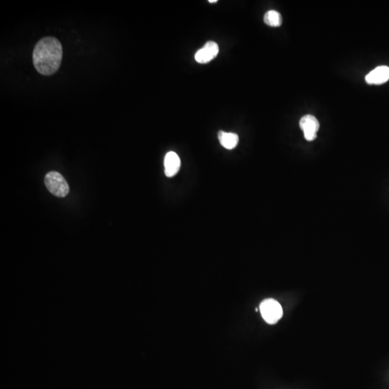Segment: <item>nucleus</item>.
<instances>
[{
    "label": "nucleus",
    "mask_w": 389,
    "mask_h": 389,
    "mask_svg": "<svg viewBox=\"0 0 389 389\" xmlns=\"http://www.w3.org/2000/svg\"><path fill=\"white\" fill-rule=\"evenodd\" d=\"M63 49L60 41L54 37L40 40L35 46L33 60L38 72L43 75H52L60 67Z\"/></svg>",
    "instance_id": "nucleus-1"
},
{
    "label": "nucleus",
    "mask_w": 389,
    "mask_h": 389,
    "mask_svg": "<svg viewBox=\"0 0 389 389\" xmlns=\"http://www.w3.org/2000/svg\"><path fill=\"white\" fill-rule=\"evenodd\" d=\"M44 181L48 190L56 197L64 198L69 193V185L64 177L57 172L48 173L45 177Z\"/></svg>",
    "instance_id": "nucleus-2"
},
{
    "label": "nucleus",
    "mask_w": 389,
    "mask_h": 389,
    "mask_svg": "<svg viewBox=\"0 0 389 389\" xmlns=\"http://www.w3.org/2000/svg\"><path fill=\"white\" fill-rule=\"evenodd\" d=\"M260 311L263 319L268 324H276L283 317V308L277 301L273 299H266L260 305Z\"/></svg>",
    "instance_id": "nucleus-3"
},
{
    "label": "nucleus",
    "mask_w": 389,
    "mask_h": 389,
    "mask_svg": "<svg viewBox=\"0 0 389 389\" xmlns=\"http://www.w3.org/2000/svg\"><path fill=\"white\" fill-rule=\"evenodd\" d=\"M300 127L306 140L311 142L317 138L319 122L314 115H306L302 117L300 120Z\"/></svg>",
    "instance_id": "nucleus-4"
},
{
    "label": "nucleus",
    "mask_w": 389,
    "mask_h": 389,
    "mask_svg": "<svg viewBox=\"0 0 389 389\" xmlns=\"http://www.w3.org/2000/svg\"><path fill=\"white\" fill-rule=\"evenodd\" d=\"M219 52V47L216 42L208 41L203 48L197 51L195 61L200 64H207L214 59Z\"/></svg>",
    "instance_id": "nucleus-5"
},
{
    "label": "nucleus",
    "mask_w": 389,
    "mask_h": 389,
    "mask_svg": "<svg viewBox=\"0 0 389 389\" xmlns=\"http://www.w3.org/2000/svg\"><path fill=\"white\" fill-rule=\"evenodd\" d=\"M389 79V67L380 66L375 68L365 77V82L370 84H381Z\"/></svg>",
    "instance_id": "nucleus-6"
},
{
    "label": "nucleus",
    "mask_w": 389,
    "mask_h": 389,
    "mask_svg": "<svg viewBox=\"0 0 389 389\" xmlns=\"http://www.w3.org/2000/svg\"><path fill=\"white\" fill-rule=\"evenodd\" d=\"M165 173L167 177L172 178L178 173L180 168V159L175 152H170L165 157Z\"/></svg>",
    "instance_id": "nucleus-7"
},
{
    "label": "nucleus",
    "mask_w": 389,
    "mask_h": 389,
    "mask_svg": "<svg viewBox=\"0 0 389 389\" xmlns=\"http://www.w3.org/2000/svg\"><path fill=\"white\" fill-rule=\"evenodd\" d=\"M218 137L221 146L226 150H233L239 143V137L234 133H227L221 131L218 133Z\"/></svg>",
    "instance_id": "nucleus-8"
},
{
    "label": "nucleus",
    "mask_w": 389,
    "mask_h": 389,
    "mask_svg": "<svg viewBox=\"0 0 389 389\" xmlns=\"http://www.w3.org/2000/svg\"><path fill=\"white\" fill-rule=\"evenodd\" d=\"M264 22L271 27H279L283 23L281 15L276 11H269L264 16Z\"/></svg>",
    "instance_id": "nucleus-9"
},
{
    "label": "nucleus",
    "mask_w": 389,
    "mask_h": 389,
    "mask_svg": "<svg viewBox=\"0 0 389 389\" xmlns=\"http://www.w3.org/2000/svg\"><path fill=\"white\" fill-rule=\"evenodd\" d=\"M210 3H218V0H209Z\"/></svg>",
    "instance_id": "nucleus-10"
}]
</instances>
